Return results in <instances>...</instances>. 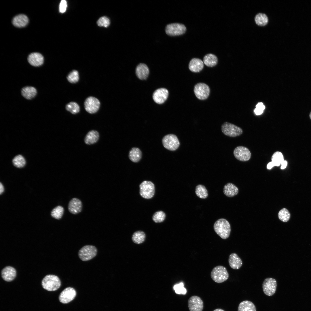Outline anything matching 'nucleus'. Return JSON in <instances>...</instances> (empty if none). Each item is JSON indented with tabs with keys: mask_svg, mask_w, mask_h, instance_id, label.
Returning <instances> with one entry per match:
<instances>
[{
	"mask_svg": "<svg viewBox=\"0 0 311 311\" xmlns=\"http://www.w3.org/2000/svg\"><path fill=\"white\" fill-rule=\"evenodd\" d=\"M213 228L216 233L222 239H225L229 237L231 226L229 222L226 219L221 218L217 220L214 223Z\"/></svg>",
	"mask_w": 311,
	"mask_h": 311,
	"instance_id": "f257e3e1",
	"label": "nucleus"
},
{
	"mask_svg": "<svg viewBox=\"0 0 311 311\" xmlns=\"http://www.w3.org/2000/svg\"><path fill=\"white\" fill-rule=\"evenodd\" d=\"M41 284L45 289L50 291L57 290L61 284L60 280L57 276L52 274L46 276L43 279Z\"/></svg>",
	"mask_w": 311,
	"mask_h": 311,
	"instance_id": "f03ea898",
	"label": "nucleus"
},
{
	"mask_svg": "<svg viewBox=\"0 0 311 311\" xmlns=\"http://www.w3.org/2000/svg\"><path fill=\"white\" fill-rule=\"evenodd\" d=\"M211 276L215 282L221 283L226 280L229 278V275L225 267L221 266H218L213 269Z\"/></svg>",
	"mask_w": 311,
	"mask_h": 311,
	"instance_id": "7ed1b4c3",
	"label": "nucleus"
},
{
	"mask_svg": "<svg viewBox=\"0 0 311 311\" xmlns=\"http://www.w3.org/2000/svg\"><path fill=\"white\" fill-rule=\"evenodd\" d=\"M141 196L146 199H150L154 196L155 192L154 184L151 181H144L139 185Z\"/></svg>",
	"mask_w": 311,
	"mask_h": 311,
	"instance_id": "20e7f679",
	"label": "nucleus"
},
{
	"mask_svg": "<svg viewBox=\"0 0 311 311\" xmlns=\"http://www.w3.org/2000/svg\"><path fill=\"white\" fill-rule=\"evenodd\" d=\"M221 130L224 134L230 137H236L243 133L242 130L241 128L227 122H225L222 124Z\"/></svg>",
	"mask_w": 311,
	"mask_h": 311,
	"instance_id": "39448f33",
	"label": "nucleus"
},
{
	"mask_svg": "<svg viewBox=\"0 0 311 311\" xmlns=\"http://www.w3.org/2000/svg\"><path fill=\"white\" fill-rule=\"evenodd\" d=\"M97 249L93 245H86L82 247L79 250L78 255L82 261H86L91 259L96 255Z\"/></svg>",
	"mask_w": 311,
	"mask_h": 311,
	"instance_id": "423d86ee",
	"label": "nucleus"
},
{
	"mask_svg": "<svg viewBox=\"0 0 311 311\" xmlns=\"http://www.w3.org/2000/svg\"><path fill=\"white\" fill-rule=\"evenodd\" d=\"M162 143L165 148L170 151L176 150L180 145L177 137L173 134H169L165 135L162 139Z\"/></svg>",
	"mask_w": 311,
	"mask_h": 311,
	"instance_id": "0eeeda50",
	"label": "nucleus"
},
{
	"mask_svg": "<svg viewBox=\"0 0 311 311\" xmlns=\"http://www.w3.org/2000/svg\"><path fill=\"white\" fill-rule=\"evenodd\" d=\"M186 30V27L183 24L177 23H172L167 25L165 29L166 34L170 36L183 35L185 32Z\"/></svg>",
	"mask_w": 311,
	"mask_h": 311,
	"instance_id": "6e6552de",
	"label": "nucleus"
},
{
	"mask_svg": "<svg viewBox=\"0 0 311 311\" xmlns=\"http://www.w3.org/2000/svg\"><path fill=\"white\" fill-rule=\"evenodd\" d=\"M194 92L196 97L200 100H204L208 97L210 89L208 85L203 83L197 84L194 86Z\"/></svg>",
	"mask_w": 311,
	"mask_h": 311,
	"instance_id": "1a4fd4ad",
	"label": "nucleus"
},
{
	"mask_svg": "<svg viewBox=\"0 0 311 311\" xmlns=\"http://www.w3.org/2000/svg\"><path fill=\"white\" fill-rule=\"evenodd\" d=\"M233 154L238 160L245 162L248 161L251 157V153L246 147L240 146L236 147L234 150Z\"/></svg>",
	"mask_w": 311,
	"mask_h": 311,
	"instance_id": "9d476101",
	"label": "nucleus"
},
{
	"mask_svg": "<svg viewBox=\"0 0 311 311\" xmlns=\"http://www.w3.org/2000/svg\"><path fill=\"white\" fill-rule=\"evenodd\" d=\"M277 287V282L274 278H268L265 279L262 284L264 293L268 296H272L275 293Z\"/></svg>",
	"mask_w": 311,
	"mask_h": 311,
	"instance_id": "9b49d317",
	"label": "nucleus"
},
{
	"mask_svg": "<svg viewBox=\"0 0 311 311\" xmlns=\"http://www.w3.org/2000/svg\"><path fill=\"white\" fill-rule=\"evenodd\" d=\"M100 105L99 100L95 97L90 96L87 98L84 102L86 110L88 113L93 114L98 110Z\"/></svg>",
	"mask_w": 311,
	"mask_h": 311,
	"instance_id": "f8f14e48",
	"label": "nucleus"
},
{
	"mask_svg": "<svg viewBox=\"0 0 311 311\" xmlns=\"http://www.w3.org/2000/svg\"><path fill=\"white\" fill-rule=\"evenodd\" d=\"M76 295V291L74 288L67 287L61 293L59 299L60 302L63 304L68 303L74 299Z\"/></svg>",
	"mask_w": 311,
	"mask_h": 311,
	"instance_id": "ddd939ff",
	"label": "nucleus"
},
{
	"mask_svg": "<svg viewBox=\"0 0 311 311\" xmlns=\"http://www.w3.org/2000/svg\"><path fill=\"white\" fill-rule=\"evenodd\" d=\"M188 305L190 311H202L203 310V301L200 297L197 296L190 297L188 300Z\"/></svg>",
	"mask_w": 311,
	"mask_h": 311,
	"instance_id": "4468645a",
	"label": "nucleus"
},
{
	"mask_svg": "<svg viewBox=\"0 0 311 311\" xmlns=\"http://www.w3.org/2000/svg\"><path fill=\"white\" fill-rule=\"evenodd\" d=\"M168 95V91L165 88H159L154 92L153 98L154 101L158 104L164 103L167 99Z\"/></svg>",
	"mask_w": 311,
	"mask_h": 311,
	"instance_id": "2eb2a0df",
	"label": "nucleus"
},
{
	"mask_svg": "<svg viewBox=\"0 0 311 311\" xmlns=\"http://www.w3.org/2000/svg\"><path fill=\"white\" fill-rule=\"evenodd\" d=\"M16 271L13 267L7 266L5 267L1 272V277L5 280L7 282L12 281L16 276Z\"/></svg>",
	"mask_w": 311,
	"mask_h": 311,
	"instance_id": "dca6fc26",
	"label": "nucleus"
},
{
	"mask_svg": "<svg viewBox=\"0 0 311 311\" xmlns=\"http://www.w3.org/2000/svg\"><path fill=\"white\" fill-rule=\"evenodd\" d=\"M82 208V202L79 199L73 198L69 202L68 209L72 214H76L79 213L81 211Z\"/></svg>",
	"mask_w": 311,
	"mask_h": 311,
	"instance_id": "f3484780",
	"label": "nucleus"
},
{
	"mask_svg": "<svg viewBox=\"0 0 311 311\" xmlns=\"http://www.w3.org/2000/svg\"><path fill=\"white\" fill-rule=\"evenodd\" d=\"M28 60L31 65L39 67L42 65L43 62L44 58L40 54L34 52L28 56Z\"/></svg>",
	"mask_w": 311,
	"mask_h": 311,
	"instance_id": "a211bd4d",
	"label": "nucleus"
},
{
	"mask_svg": "<svg viewBox=\"0 0 311 311\" xmlns=\"http://www.w3.org/2000/svg\"><path fill=\"white\" fill-rule=\"evenodd\" d=\"M204 67L203 62L202 60L197 58H192L189 64V68L191 71L194 73L199 72Z\"/></svg>",
	"mask_w": 311,
	"mask_h": 311,
	"instance_id": "6ab92c4d",
	"label": "nucleus"
},
{
	"mask_svg": "<svg viewBox=\"0 0 311 311\" xmlns=\"http://www.w3.org/2000/svg\"><path fill=\"white\" fill-rule=\"evenodd\" d=\"M136 75L137 77L141 80H145L147 79L149 73V68L147 65L144 63H140L136 68Z\"/></svg>",
	"mask_w": 311,
	"mask_h": 311,
	"instance_id": "aec40b11",
	"label": "nucleus"
},
{
	"mask_svg": "<svg viewBox=\"0 0 311 311\" xmlns=\"http://www.w3.org/2000/svg\"><path fill=\"white\" fill-rule=\"evenodd\" d=\"M228 262L230 267L235 270L239 269L242 264V260L235 253H232L229 255Z\"/></svg>",
	"mask_w": 311,
	"mask_h": 311,
	"instance_id": "412c9836",
	"label": "nucleus"
},
{
	"mask_svg": "<svg viewBox=\"0 0 311 311\" xmlns=\"http://www.w3.org/2000/svg\"><path fill=\"white\" fill-rule=\"evenodd\" d=\"M224 194L229 197H233L237 195L238 193L237 187L233 184L229 183L224 186L223 189Z\"/></svg>",
	"mask_w": 311,
	"mask_h": 311,
	"instance_id": "4be33fe9",
	"label": "nucleus"
},
{
	"mask_svg": "<svg viewBox=\"0 0 311 311\" xmlns=\"http://www.w3.org/2000/svg\"><path fill=\"white\" fill-rule=\"evenodd\" d=\"M29 19L24 14H19L15 16L12 20V23L15 26L19 28L25 26L28 23Z\"/></svg>",
	"mask_w": 311,
	"mask_h": 311,
	"instance_id": "5701e85b",
	"label": "nucleus"
},
{
	"mask_svg": "<svg viewBox=\"0 0 311 311\" xmlns=\"http://www.w3.org/2000/svg\"><path fill=\"white\" fill-rule=\"evenodd\" d=\"M21 92L23 97L27 99H32L37 93L36 89L32 86H26L22 88Z\"/></svg>",
	"mask_w": 311,
	"mask_h": 311,
	"instance_id": "b1692460",
	"label": "nucleus"
},
{
	"mask_svg": "<svg viewBox=\"0 0 311 311\" xmlns=\"http://www.w3.org/2000/svg\"><path fill=\"white\" fill-rule=\"evenodd\" d=\"M255 306L252 302L245 300L241 302L238 306V311H256Z\"/></svg>",
	"mask_w": 311,
	"mask_h": 311,
	"instance_id": "393cba45",
	"label": "nucleus"
},
{
	"mask_svg": "<svg viewBox=\"0 0 311 311\" xmlns=\"http://www.w3.org/2000/svg\"><path fill=\"white\" fill-rule=\"evenodd\" d=\"M203 61L204 63L207 67H212L217 64L218 58L215 55L208 54L204 56Z\"/></svg>",
	"mask_w": 311,
	"mask_h": 311,
	"instance_id": "a878e982",
	"label": "nucleus"
},
{
	"mask_svg": "<svg viewBox=\"0 0 311 311\" xmlns=\"http://www.w3.org/2000/svg\"><path fill=\"white\" fill-rule=\"evenodd\" d=\"M99 135L98 132L95 130H92L87 134L85 139V143L88 145H90L96 143L98 140Z\"/></svg>",
	"mask_w": 311,
	"mask_h": 311,
	"instance_id": "bb28decb",
	"label": "nucleus"
},
{
	"mask_svg": "<svg viewBox=\"0 0 311 311\" xmlns=\"http://www.w3.org/2000/svg\"><path fill=\"white\" fill-rule=\"evenodd\" d=\"M141 157L142 152L138 148H132L129 152V158L133 162H138L141 159Z\"/></svg>",
	"mask_w": 311,
	"mask_h": 311,
	"instance_id": "cd10ccee",
	"label": "nucleus"
},
{
	"mask_svg": "<svg viewBox=\"0 0 311 311\" xmlns=\"http://www.w3.org/2000/svg\"><path fill=\"white\" fill-rule=\"evenodd\" d=\"M195 193L196 196L201 199H205L208 196V191L206 187L202 184H199L196 186Z\"/></svg>",
	"mask_w": 311,
	"mask_h": 311,
	"instance_id": "c85d7f7f",
	"label": "nucleus"
},
{
	"mask_svg": "<svg viewBox=\"0 0 311 311\" xmlns=\"http://www.w3.org/2000/svg\"><path fill=\"white\" fill-rule=\"evenodd\" d=\"M145 234L142 231H138L134 232L132 235V240L133 242L136 244H140L143 242L145 238Z\"/></svg>",
	"mask_w": 311,
	"mask_h": 311,
	"instance_id": "c756f323",
	"label": "nucleus"
},
{
	"mask_svg": "<svg viewBox=\"0 0 311 311\" xmlns=\"http://www.w3.org/2000/svg\"><path fill=\"white\" fill-rule=\"evenodd\" d=\"M255 21L258 25L263 26L266 25L268 22V18L266 14L260 13L257 14L255 18Z\"/></svg>",
	"mask_w": 311,
	"mask_h": 311,
	"instance_id": "7c9ffc66",
	"label": "nucleus"
},
{
	"mask_svg": "<svg viewBox=\"0 0 311 311\" xmlns=\"http://www.w3.org/2000/svg\"><path fill=\"white\" fill-rule=\"evenodd\" d=\"M271 160L275 166H278L284 160V157L282 153L279 151H276L273 154Z\"/></svg>",
	"mask_w": 311,
	"mask_h": 311,
	"instance_id": "2f4dec72",
	"label": "nucleus"
},
{
	"mask_svg": "<svg viewBox=\"0 0 311 311\" xmlns=\"http://www.w3.org/2000/svg\"><path fill=\"white\" fill-rule=\"evenodd\" d=\"M12 162L14 166L18 168L24 167L26 163L24 158L21 155H18L14 157L12 160Z\"/></svg>",
	"mask_w": 311,
	"mask_h": 311,
	"instance_id": "473e14b6",
	"label": "nucleus"
},
{
	"mask_svg": "<svg viewBox=\"0 0 311 311\" xmlns=\"http://www.w3.org/2000/svg\"><path fill=\"white\" fill-rule=\"evenodd\" d=\"M66 109L67 111L73 114L77 113L80 111V107L79 105L77 103L73 102H71L67 104L66 105Z\"/></svg>",
	"mask_w": 311,
	"mask_h": 311,
	"instance_id": "72a5a7b5",
	"label": "nucleus"
},
{
	"mask_svg": "<svg viewBox=\"0 0 311 311\" xmlns=\"http://www.w3.org/2000/svg\"><path fill=\"white\" fill-rule=\"evenodd\" d=\"M166 215L164 212L159 211L156 212L152 217L153 220L156 223H160L163 222L165 219Z\"/></svg>",
	"mask_w": 311,
	"mask_h": 311,
	"instance_id": "f704fd0d",
	"label": "nucleus"
},
{
	"mask_svg": "<svg viewBox=\"0 0 311 311\" xmlns=\"http://www.w3.org/2000/svg\"><path fill=\"white\" fill-rule=\"evenodd\" d=\"M64 212L63 208L61 206H58L52 210L51 213V215L54 218L59 219L62 217Z\"/></svg>",
	"mask_w": 311,
	"mask_h": 311,
	"instance_id": "c9c22d12",
	"label": "nucleus"
},
{
	"mask_svg": "<svg viewBox=\"0 0 311 311\" xmlns=\"http://www.w3.org/2000/svg\"><path fill=\"white\" fill-rule=\"evenodd\" d=\"M278 216L280 220L283 222H286L289 220L290 214L287 209L283 208L279 211Z\"/></svg>",
	"mask_w": 311,
	"mask_h": 311,
	"instance_id": "e433bc0d",
	"label": "nucleus"
},
{
	"mask_svg": "<svg viewBox=\"0 0 311 311\" xmlns=\"http://www.w3.org/2000/svg\"><path fill=\"white\" fill-rule=\"evenodd\" d=\"M67 79L71 83H75L77 82L79 79L78 71L76 70L72 71L67 75Z\"/></svg>",
	"mask_w": 311,
	"mask_h": 311,
	"instance_id": "4c0bfd02",
	"label": "nucleus"
},
{
	"mask_svg": "<svg viewBox=\"0 0 311 311\" xmlns=\"http://www.w3.org/2000/svg\"><path fill=\"white\" fill-rule=\"evenodd\" d=\"M184 284L182 282L175 285L173 287V289L176 293L179 294L185 295L187 293V290L184 287Z\"/></svg>",
	"mask_w": 311,
	"mask_h": 311,
	"instance_id": "58836bf2",
	"label": "nucleus"
},
{
	"mask_svg": "<svg viewBox=\"0 0 311 311\" xmlns=\"http://www.w3.org/2000/svg\"><path fill=\"white\" fill-rule=\"evenodd\" d=\"M98 25L100 26H103L107 27L110 24L109 19L106 16H103L100 18L97 22Z\"/></svg>",
	"mask_w": 311,
	"mask_h": 311,
	"instance_id": "ea45409f",
	"label": "nucleus"
},
{
	"mask_svg": "<svg viewBox=\"0 0 311 311\" xmlns=\"http://www.w3.org/2000/svg\"><path fill=\"white\" fill-rule=\"evenodd\" d=\"M265 107L263 103H258L256 105V107L254 110L255 113L257 115L261 114L265 109Z\"/></svg>",
	"mask_w": 311,
	"mask_h": 311,
	"instance_id": "a19ab883",
	"label": "nucleus"
},
{
	"mask_svg": "<svg viewBox=\"0 0 311 311\" xmlns=\"http://www.w3.org/2000/svg\"><path fill=\"white\" fill-rule=\"evenodd\" d=\"M67 7V2L65 0L61 1L59 5V10L60 13L65 12Z\"/></svg>",
	"mask_w": 311,
	"mask_h": 311,
	"instance_id": "79ce46f5",
	"label": "nucleus"
},
{
	"mask_svg": "<svg viewBox=\"0 0 311 311\" xmlns=\"http://www.w3.org/2000/svg\"><path fill=\"white\" fill-rule=\"evenodd\" d=\"M287 162L286 160H284L281 164L280 168L281 169H284L285 168L287 165Z\"/></svg>",
	"mask_w": 311,
	"mask_h": 311,
	"instance_id": "37998d69",
	"label": "nucleus"
},
{
	"mask_svg": "<svg viewBox=\"0 0 311 311\" xmlns=\"http://www.w3.org/2000/svg\"><path fill=\"white\" fill-rule=\"evenodd\" d=\"M274 166H275L274 164L272 162H271L268 163L267 166V168L268 169L270 170Z\"/></svg>",
	"mask_w": 311,
	"mask_h": 311,
	"instance_id": "c03bdc74",
	"label": "nucleus"
},
{
	"mask_svg": "<svg viewBox=\"0 0 311 311\" xmlns=\"http://www.w3.org/2000/svg\"><path fill=\"white\" fill-rule=\"evenodd\" d=\"M4 191V188L3 185L1 182L0 183V194H1Z\"/></svg>",
	"mask_w": 311,
	"mask_h": 311,
	"instance_id": "a18cd8bd",
	"label": "nucleus"
},
{
	"mask_svg": "<svg viewBox=\"0 0 311 311\" xmlns=\"http://www.w3.org/2000/svg\"><path fill=\"white\" fill-rule=\"evenodd\" d=\"M213 311H225L224 310L221 308H217L215 309Z\"/></svg>",
	"mask_w": 311,
	"mask_h": 311,
	"instance_id": "49530a36",
	"label": "nucleus"
},
{
	"mask_svg": "<svg viewBox=\"0 0 311 311\" xmlns=\"http://www.w3.org/2000/svg\"><path fill=\"white\" fill-rule=\"evenodd\" d=\"M310 119L311 120V111L310 114Z\"/></svg>",
	"mask_w": 311,
	"mask_h": 311,
	"instance_id": "de8ad7c7",
	"label": "nucleus"
}]
</instances>
